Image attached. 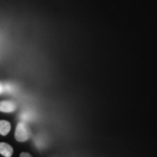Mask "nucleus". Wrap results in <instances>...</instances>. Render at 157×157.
Returning <instances> with one entry per match:
<instances>
[{
  "label": "nucleus",
  "mask_w": 157,
  "mask_h": 157,
  "mask_svg": "<svg viewBox=\"0 0 157 157\" xmlns=\"http://www.w3.org/2000/svg\"><path fill=\"white\" fill-rule=\"evenodd\" d=\"M17 109V105L14 101H0V112L12 113Z\"/></svg>",
  "instance_id": "nucleus-2"
},
{
  "label": "nucleus",
  "mask_w": 157,
  "mask_h": 157,
  "mask_svg": "<svg viewBox=\"0 0 157 157\" xmlns=\"http://www.w3.org/2000/svg\"><path fill=\"white\" fill-rule=\"evenodd\" d=\"M20 156L21 157H31V155L29 153H25V152H23L20 154Z\"/></svg>",
  "instance_id": "nucleus-5"
},
{
  "label": "nucleus",
  "mask_w": 157,
  "mask_h": 157,
  "mask_svg": "<svg viewBox=\"0 0 157 157\" xmlns=\"http://www.w3.org/2000/svg\"><path fill=\"white\" fill-rule=\"evenodd\" d=\"M2 91H3V86L2 85L1 83H0V93H2Z\"/></svg>",
  "instance_id": "nucleus-6"
},
{
  "label": "nucleus",
  "mask_w": 157,
  "mask_h": 157,
  "mask_svg": "<svg viewBox=\"0 0 157 157\" xmlns=\"http://www.w3.org/2000/svg\"><path fill=\"white\" fill-rule=\"evenodd\" d=\"M11 129V124L10 121L0 120V135L5 136L10 132Z\"/></svg>",
  "instance_id": "nucleus-4"
},
{
  "label": "nucleus",
  "mask_w": 157,
  "mask_h": 157,
  "mask_svg": "<svg viewBox=\"0 0 157 157\" xmlns=\"http://www.w3.org/2000/svg\"><path fill=\"white\" fill-rule=\"evenodd\" d=\"M31 137V131L28 125L23 121H20L17 124L15 132V137L18 142H25Z\"/></svg>",
  "instance_id": "nucleus-1"
},
{
  "label": "nucleus",
  "mask_w": 157,
  "mask_h": 157,
  "mask_svg": "<svg viewBox=\"0 0 157 157\" xmlns=\"http://www.w3.org/2000/svg\"><path fill=\"white\" fill-rule=\"evenodd\" d=\"M13 148L10 145L5 142H0V154L5 157L13 156Z\"/></svg>",
  "instance_id": "nucleus-3"
}]
</instances>
